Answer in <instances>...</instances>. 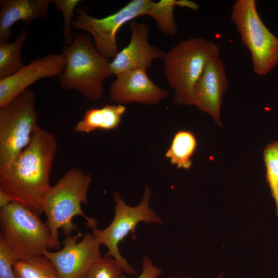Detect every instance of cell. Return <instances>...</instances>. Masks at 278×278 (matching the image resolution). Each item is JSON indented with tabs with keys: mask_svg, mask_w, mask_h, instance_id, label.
I'll return each mask as SVG.
<instances>
[{
	"mask_svg": "<svg viewBox=\"0 0 278 278\" xmlns=\"http://www.w3.org/2000/svg\"><path fill=\"white\" fill-rule=\"evenodd\" d=\"M57 148L55 135L37 126L29 144L13 159L0 166V190L12 202L39 215L50 187L49 178Z\"/></svg>",
	"mask_w": 278,
	"mask_h": 278,
	"instance_id": "cell-1",
	"label": "cell"
},
{
	"mask_svg": "<svg viewBox=\"0 0 278 278\" xmlns=\"http://www.w3.org/2000/svg\"><path fill=\"white\" fill-rule=\"evenodd\" d=\"M91 182L90 173L74 167L66 171L46 193L42 202V210L50 233L48 250L61 249L59 229H61L66 236L74 231L79 232L73 222L75 216L84 218L86 225L92 230L97 228V221L86 216L81 208L82 203H88L87 193Z\"/></svg>",
	"mask_w": 278,
	"mask_h": 278,
	"instance_id": "cell-2",
	"label": "cell"
},
{
	"mask_svg": "<svg viewBox=\"0 0 278 278\" xmlns=\"http://www.w3.org/2000/svg\"><path fill=\"white\" fill-rule=\"evenodd\" d=\"M61 53L66 64L58 76L61 88L77 91L92 101L99 99L104 80L112 74L109 59L97 50L92 37L83 32L76 34L73 43L65 45Z\"/></svg>",
	"mask_w": 278,
	"mask_h": 278,
	"instance_id": "cell-3",
	"label": "cell"
},
{
	"mask_svg": "<svg viewBox=\"0 0 278 278\" xmlns=\"http://www.w3.org/2000/svg\"><path fill=\"white\" fill-rule=\"evenodd\" d=\"M220 50L214 42L192 37L171 48L163 58L165 77L174 91L173 100L179 105L193 106V90L207 62L219 57Z\"/></svg>",
	"mask_w": 278,
	"mask_h": 278,
	"instance_id": "cell-4",
	"label": "cell"
},
{
	"mask_svg": "<svg viewBox=\"0 0 278 278\" xmlns=\"http://www.w3.org/2000/svg\"><path fill=\"white\" fill-rule=\"evenodd\" d=\"M0 238L18 260L43 255L48 250L50 233L39 214L22 204L11 202L0 210Z\"/></svg>",
	"mask_w": 278,
	"mask_h": 278,
	"instance_id": "cell-5",
	"label": "cell"
},
{
	"mask_svg": "<svg viewBox=\"0 0 278 278\" xmlns=\"http://www.w3.org/2000/svg\"><path fill=\"white\" fill-rule=\"evenodd\" d=\"M151 196V192L146 184L140 204L130 206L120 197L119 192H115L113 198L115 206L112 221L104 229H92L93 236L100 245H105L108 248V252L105 255L115 259L123 271L128 274H135L136 270L120 254L118 248L120 242L130 234L132 239L135 240L136 228L141 222L146 224L163 222L162 218L149 206Z\"/></svg>",
	"mask_w": 278,
	"mask_h": 278,
	"instance_id": "cell-6",
	"label": "cell"
},
{
	"mask_svg": "<svg viewBox=\"0 0 278 278\" xmlns=\"http://www.w3.org/2000/svg\"><path fill=\"white\" fill-rule=\"evenodd\" d=\"M231 19L251 54L254 72L259 76L269 73L278 64V38L262 21L256 1H236Z\"/></svg>",
	"mask_w": 278,
	"mask_h": 278,
	"instance_id": "cell-7",
	"label": "cell"
},
{
	"mask_svg": "<svg viewBox=\"0 0 278 278\" xmlns=\"http://www.w3.org/2000/svg\"><path fill=\"white\" fill-rule=\"evenodd\" d=\"M36 93L27 89L0 108V166L13 159L29 143L38 126Z\"/></svg>",
	"mask_w": 278,
	"mask_h": 278,
	"instance_id": "cell-8",
	"label": "cell"
},
{
	"mask_svg": "<svg viewBox=\"0 0 278 278\" xmlns=\"http://www.w3.org/2000/svg\"><path fill=\"white\" fill-rule=\"evenodd\" d=\"M154 3L152 0H133L103 18L93 17L88 13V7H81L77 10L72 28L89 32L97 50L107 58L113 59L118 53L116 34L119 29L134 18L146 15Z\"/></svg>",
	"mask_w": 278,
	"mask_h": 278,
	"instance_id": "cell-9",
	"label": "cell"
},
{
	"mask_svg": "<svg viewBox=\"0 0 278 278\" xmlns=\"http://www.w3.org/2000/svg\"><path fill=\"white\" fill-rule=\"evenodd\" d=\"M80 232L66 236L61 242L63 248L55 252L47 250L43 255L55 266L59 278H84L93 263L100 259V244L91 232L86 233L82 240Z\"/></svg>",
	"mask_w": 278,
	"mask_h": 278,
	"instance_id": "cell-10",
	"label": "cell"
},
{
	"mask_svg": "<svg viewBox=\"0 0 278 278\" xmlns=\"http://www.w3.org/2000/svg\"><path fill=\"white\" fill-rule=\"evenodd\" d=\"M65 64V57L62 53L50 54L32 60L13 75L0 79V108L39 80L59 76Z\"/></svg>",
	"mask_w": 278,
	"mask_h": 278,
	"instance_id": "cell-11",
	"label": "cell"
},
{
	"mask_svg": "<svg viewBox=\"0 0 278 278\" xmlns=\"http://www.w3.org/2000/svg\"><path fill=\"white\" fill-rule=\"evenodd\" d=\"M227 85L224 64L217 57L207 62L193 90V106L208 114L220 127H222L220 109Z\"/></svg>",
	"mask_w": 278,
	"mask_h": 278,
	"instance_id": "cell-12",
	"label": "cell"
},
{
	"mask_svg": "<svg viewBox=\"0 0 278 278\" xmlns=\"http://www.w3.org/2000/svg\"><path fill=\"white\" fill-rule=\"evenodd\" d=\"M131 37L128 45L118 52L110 62V69L116 76L129 71L150 67L153 60L163 59L166 53L151 45L149 28L143 23L131 21Z\"/></svg>",
	"mask_w": 278,
	"mask_h": 278,
	"instance_id": "cell-13",
	"label": "cell"
},
{
	"mask_svg": "<svg viewBox=\"0 0 278 278\" xmlns=\"http://www.w3.org/2000/svg\"><path fill=\"white\" fill-rule=\"evenodd\" d=\"M116 77L110 85L109 95L111 101L119 105L132 102L154 105L168 96L167 91L149 79L146 68L132 70Z\"/></svg>",
	"mask_w": 278,
	"mask_h": 278,
	"instance_id": "cell-14",
	"label": "cell"
},
{
	"mask_svg": "<svg viewBox=\"0 0 278 278\" xmlns=\"http://www.w3.org/2000/svg\"><path fill=\"white\" fill-rule=\"evenodd\" d=\"M53 0H1L0 43H9L18 21L29 23L47 16Z\"/></svg>",
	"mask_w": 278,
	"mask_h": 278,
	"instance_id": "cell-15",
	"label": "cell"
},
{
	"mask_svg": "<svg viewBox=\"0 0 278 278\" xmlns=\"http://www.w3.org/2000/svg\"><path fill=\"white\" fill-rule=\"evenodd\" d=\"M126 110V107L119 104L106 105L99 109H89L76 124L74 130L78 133H88L97 129L113 130L119 126Z\"/></svg>",
	"mask_w": 278,
	"mask_h": 278,
	"instance_id": "cell-16",
	"label": "cell"
},
{
	"mask_svg": "<svg viewBox=\"0 0 278 278\" xmlns=\"http://www.w3.org/2000/svg\"><path fill=\"white\" fill-rule=\"evenodd\" d=\"M197 146L196 138L192 132L180 130L174 135L165 157L178 168L188 169L192 166L191 158Z\"/></svg>",
	"mask_w": 278,
	"mask_h": 278,
	"instance_id": "cell-17",
	"label": "cell"
},
{
	"mask_svg": "<svg viewBox=\"0 0 278 278\" xmlns=\"http://www.w3.org/2000/svg\"><path fill=\"white\" fill-rule=\"evenodd\" d=\"M28 35L23 28L13 41L0 43V79L13 75L25 65L21 50Z\"/></svg>",
	"mask_w": 278,
	"mask_h": 278,
	"instance_id": "cell-18",
	"label": "cell"
},
{
	"mask_svg": "<svg viewBox=\"0 0 278 278\" xmlns=\"http://www.w3.org/2000/svg\"><path fill=\"white\" fill-rule=\"evenodd\" d=\"M13 270L16 278H59L53 264L44 255L18 260Z\"/></svg>",
	"mask_w": 278,
	"mask_h": 278,
	"instance_id": "cell-19",
	"label": "cell"
},
{
	"mask_svg": "<svg viewBox=\"0 0 278 278\" xmlns=\"http://www.w3.org/2000/svg\"><path fill=\"white\" fill-rule=\"evenodd\" d=\"M179 3V0H161L154 2L146 13L155 21L160 31L167 36L173 37L177 33L173 9Z\"/></svg>",
	"mask_w": 278,
	"mask_h": 278,
	"instance_id": "cell-20",
	"label": "cell"
},
{
	"mask_svg": "<svg viewBox=\"0 0 278 278\" xmlns=\"http://www.w3.org/2000/svg\"><path fill=\"white\" fill-rule=\"evenodd\" d=\"M266 178L275 205L278 220V141L269 144L263 151Z\"/></svg>",
	"mask_w": 278,
	"mask_h": 278,
	"instance_id": "cell-21",
	"label": "cell"
},
{
	"mask_svg": "<svg viewBox=\"0 0 278 278\" xmlns=\"http://www.w3.org/2000/svg\"><path fill=\"white\" fill-rule=\"evenodd\" d=\"M123 272L115 259L105 255L92 264L84 278H121Z\"/></svg>",
	"mask_w": 278,
	"mask_h": 278,
	"instance_id": "cell-22",
	"label": "cell"
},
{
	"mask_svg": "<svg viewBox=\"0 0 278 278\" xmlns=\"http://www.w3.org/2000/svg\"><path fill=\"white\" fill-rule=\"evenodd\" d=\"M80 0H53L56 7L61 11L63 16V36L65 45H71L74 40L72 33V22L74 16V10Z\"/></svg>",
	"mask_w": 278,
	"mask_h": 278,
	"instance_id": "cell-23",
	"label": "cell"
},
{
	"mask_svg": "<svg viewBox=\"0 0 278 278\" xmlns=\"http://www.w3.org/2000/svg\"><path fill=\"white\" fill-rule=\"evenodd\" d=\"M16 261L15 255L0 238V278H16L13 266Z\"/></svg>",
	"mask_w": 278,
	"mask_h": 278,
	"instance_id": "cell-24",
	"label": "cell"
},
{
	"mask_svg": "<svg viewBox=\"0 0 278 278\" xmlns=\"http://www.w3.org/2000/svg\"><path fill=\"white\" fill-rule=\"evenodd\" d=\"M162 273V270L153 264L148 255H145L142 259L141 273L137 278H158Z\"/></svg>",
	"mask_w": 278,
	"mask_h": 278,
	"instance_id": "cell-25",
	"label": "cell"
},
{
	"mask_svg": "<svg viewBox=\"0 0 278 278\" xmlns=\"http://www.w3.org/2000/svg\"><path fill=\"white\" fill-rule=\"evenodd\" d=\"M12 202L11 198L3 192L0 190V207L4 208Z\"/></svg>",
	"mask_w": 278,
	"mask_h": 278,
	"instance_id": "cell-26",
	"label": "cell"
},
{
	"mask_svg": "<svg viewBox=\"0 0 278 278\" xmlns=\"http://www.w3.org/2000/svg\"><path fill=\"white\" fill-rule=\"evenodd\" d=\"M168 278H196V277H187V276H182V277H175V276H170ZM212 278H224V274L223 273H221L219 275H217Z\"/></svg>",
	"mask_w": 278,
	"mask_h": 278,
	"instance_id": "cell-27",
	"label": "cell"
}]
</instances>
